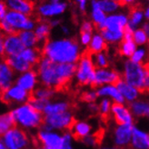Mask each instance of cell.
Returning <instances> with one entry per match:
<instances>
[{
	"mask_svg": "<svg viewBox=\"0 0 149 149\" xmlns=\"http://www.w3.org/2000/svg\"><path fill=\"white\" fill-rule=\"evenodd\" d=\"M78 63H56L44 57L37 66L36 74L44 87L54 92H68L74 74L77 73Z\"/></svg>",
	"mask_w": 149,
	"mask_h": 149,
	"instance_id": "obj_1",
	"label": "cell"
},
{
	"mask_svg": "<svg viewBox=\"0 0 149 149\" xmlns=\"http://www.w3.org/2000/svg\"><path fill=\"white\" fill-rule=\"evenodd\" d=\"M44 56L56 63H78L81 55L77 38L48 42Z\"/></svg>",
	"mask_w": 149,
	"mask_h": 149,
	"instance_id": "obj_2",
	"label": "cell"
},
{
	"mask_svg": "<svg viewBox=\"0 0 149 149\" xmlns=\"http://www.w3.org/2000/svg\"><path fill=\"white\" fill-rule=\"evenodd\" d=\"M17 122L26 127H42L45 124V114L35 109L29 104L13 111Z\"/></svg>",
	"mask_w": 149,
	"mask_h": 149,
	"instance_id": "obj_3",
	"label": "cell"
},
{
	"mask_svg": "<svg viewBox=\"0 0 149 149\" xmlns=\"http://www.w3.org/2000/svg\"><path fill=\"white\" fill-rule=\"evenodd\" d=\"M95 68L92 61V53L88 48L85 49L79 59L78 70L77 73V85L83 86L91 85L95 78Z\"/></svg>",
	"mask_w": 149,
	"mask_h": 149,
	"instance_id": "obj_4",
	"label": "cell"
},
{
	"mask_svg": "<svg viewBox=\"0 0 149 149\" xmlns=\"http://www.w3.org/2000/svg\"><path fill=\"white\" fill-rule=\"evenodd\" d=\"M145 73L141 63H135L127 60L125 65V79L131 86L135 87L137 92L142 93L144 86Z\"/></svg>",
	"mask_w": 149,
	"mask_h": 149,
	"instance_id": "obj_5",
	"label": "cell"
},
{
	"mask_svg": "<svg viewBox=\"0 0 149 149\" xmlns=\"http://www.w3.org/2000/svg\"><path fill=\"white\" fill-rule=\"evenodd\" d=\"M3 142L8 149H27L30 141L23 129L16 127L6 134Z\"/></svg>",
	"mask_w": 149,
	"mask_h": 149,
	"instance_id": "obj_6",
	"label": "cell"
},
{
	"mask_svg": "<svg viewBox=\"0 0 149 149\" xmlns=\"http://www.w3.org/2000/svg\"><path fill=\"white\" fill-rule=\"evenodd\" d=\"M77 120L74 118L70 112H65L61 114L46 116L45 115V123L51 126L52 128L65 129L66 131L71 132L74 125H76Z\"/></svg>",
	"mask_w": 149,
	"mask_h": 149,
	"instance_id": "obj_7",
	"label": "cell"
},
{
	"mask_svg": "<svg viewBox=\"0 0 149 149\" xmlns=\"http://www.w3.org/2000/svg\"><path fill=\"white\" fill-rule=\"evenodd\" d=\"M121 81H123V77L119 72L114 69H99L96 70L95 78L90 86L92 89H96L103 84H111L113 86L116 87Z\"/></svg>",
	"mask_w": 149,
	"mask_h": 149,
	"instance_id": "obj_8",
	"label": "cell"
},
{
	"mask_svg": "<svg viewBox=\"0 0 149 149\" xmlns=\"http://www.w3.org/2000/svg\"><path fill=\"white\" fill-rule=\"evenodd\" d=\"M1 40L4 42L5 54L2 58L6 56H18L25 50V46L22 43L19 36L7 35L6 33L1 34Z\"/></svg>",
	"mask_w": 149,
	"mask_h": 149,
	"instance_id": "obj_9",
	"label": "cell"
},
{
	"mask_svg": "<svg viewBox=\"0 0 149 149\" xmlns=\"http://www.w3.org/2000/svg\"><path fill=\"white\" fill-rule=\"evenodd\" d=\"M6 23H8L14 28H17V30L20 29H31L34 26V21L29 18L27 16L24 14H21L16 11H9L6 14V16L4 19Z\"/></svg>",
	"mask_w": 149,
	"mask_h": 149,
	"instance_id": "obj_10",
	"label": "cell"
},
{
	"mask_svg": "<svg viewBox=\"0 0 149 149\" xmlns=\"http://www.w3.org/2000/svg\"><path fill=\"white\" fill-rule=\"evenodd\" d=\"M3 62L6 63V65H8L9 66L19 72H29L35 70V66L31 65L30 63H28L26 60L22 57L20 55L18 56H6L2 58Z\"/></svg>",
	"mask_w": 149,
	"mask_h": 149,
	"instance_id": "obj_11",
	"label": "cell"
},
{
	"mask_svg": "<svg viewBox=\"0 0 149 149\" xmlns=\"http://www.w3.org/2000/svg\"><path fill=\"white\" fill-rule=\"evenodd\" d=\"M112 112L114 114L115 121L119 125L132 124V117L127 108L118 102H114L112 105Z\"/></svg>",
	"mask_w": 149,
	"mask_h": 149,
	"instance_id": "obj_12",
	"label": "cell"
},
{
	"mask_svg": "<svg viewBox=\"0 0 149 149\" xmlns=\"http://www.w3.org/2000/svg\"><path fill=\"white\" fill-rule=\"evenodd\" d=\"M6 5L13 11L19 12L21 14L26 15L28 17H30L34 15L36 2L23 1V0H10V1L6 2Z\"/></svg>",
	"mask_w": 149,
	"mask_h": 149,
	"instance_id": "obj_13",
	"label": "cell"
},
{
	"mask_svg": "<svg viewBox=\"0 0 149 149\" xmlns=\"http://www.w3.org/2000/svg\"><path fill=\"white\" fill-rule=\"evenodd\" d=\"M14 76V69L2 62L0 69V83H1V94L6 93L12 87V78Z\"/></svg>",
	"mask_w": 149,
	"mask_h": 149,
	"instance_id": "obj_14",
	"label": "cell"
},
{
	"mask_svg": "<svg viewBox=\"0 0 149 149\" xmlns=\"http://www.w3.org/2000/svg\"><path fill=\"white\" fill-rule=\"evenodd\" d=\"M77 104L74 102H62L56 103L54 105H48L44 110V114L46 116L56 115L65 113V112H70L76 110Z\"/></svg>",
	"mask_w": 149,
	"mask_h": 149,
	"instance_id": "obj_15",
	"label": "cell"
},
{
	"mask_svg": "<svg viewBox=\"0 0 149 149\" xmlns=\"http://www.w3.org/2000/svg\"><path fill=\"white\" fill-rule=\"evenodd\" d=\"M66 7V4L53 1L51 4H42L38 7V14L45 17H51L54 15L63 13Z\"/></svg>",
	"mask_w": 149,
	"mask_h": 149,
	"instance_id": "obj_16",
	"label": "cell"
},
{
	"mask_svg": "<svg viewBox=\"0 0 149 149\" xmlns=\"http://www.w3.org/2000/svg\"><path fill=\"white\" fill-rule=\"evenodd\" d=\"M133 125L132 124L120 125L116 129V143L118 146L127 145L130 141L131 136L133 135Z\"/></svg>",
	"mask_w": 149,
	"mask_h": 149,
	"instance_id": "obj_17",
	"label": "cell"
},
{
	"mask_svg": "<svg viewBox=\"0 0 149 149\" xmlns=\"http://www.w3.org/2000/svg\"><path fill=\"white\" fill-rule=\"evenodd\" d=\"M132 146L137 149H149V135L138 130L136 127H134Z\"/></svg>",
	"mask_w": 149,
	"mask_h": 149,
	"instance_id": "obj_18",
	"label": "cell"
},
{
	"mask_svg": "<svg viewBox=\"0 0 149 149\" xmlns=\"http://www.w3.org/2000/svg\"><path fill=\"white\" fill-rule=\"evenodd\" d=\"M36 77L38 76H37L36 71H29L17 79V84L19 87L25 89L27 92H30L33 90V87L36 83Z\"/></svg>",
	"mask_w": 149,
	"mask_h": 149,
	"instance_id": "obj_19",
	"label": "cell"
},
{
	"mask_svg": "<svg viewBox=\"0 0 149 149\" xmlns=\"http://www.w3.org/2000/svg\"><path fill=\"white\" fill-rule=\"evenodd\" d=\"M17 127V122L14 116L13 112H9L1 116L0 119V132L1 135L5 136L7 132Z\"/></svg>",
	"mask_w": 149,
	"mask_h": 149,
	"instance_id": "obj_20",
	"label": "cell"
},
{
	"mask_svg": "<svg viewBox=\"0 0 149 149\" xmlns=\"http://www.w3.org/2000/svg\"><path fill=\"white\" fill-rule=\"evenodd\" d=\"M90 125L85 122H77L74 125L73 129L71 130L70 134L74 137V139L78 142H82L83 139L88 136V133L90 131Z\"/></svg>",
	"mask_w": 149,
	"mask_h": 149,
	"instance_id": "obj_21",
	"label": "cell"
},
{
	"mask_svg": "<svg viewBox=\"0 0 149 149\" xmlns=\"http://www.w3.org/2000/svg\"><path fill=\"white\" fill-rule=\"evenodd\" d=\"M129 109L137 116H149V103L144 101L127 102Z\"/></svg>",
	"mask_w": 149,
	"mask_h": 149,
	"instance_id": "obj_22",
	"label": "cell"
},
{
	"mask_svg": "<svg viewBox=\"0 0 149 149\" xmlns=\"http://www.w3.org/2000/svg\"><path fill=\"white\" fill-rule=\"evenodd\" d=\"M116 87L118 88V91L121 93L124 97L126 98L128 102H134V100L137 98V90L135 87L128 85L126 82L121 81Z\"/></svg>",
	"mask_w": 149,
	"mask_h": 149,
	"instance_id": "obj_23",
	"label": "cell"
},
{
	"mask_svg": "<svg viewBox=\"0 0 149 149\" xmlns=\"http://www.w3.org/2000/svg\"><path fill=\"white\" fill-rule=\"evenodd\" d=\"M87 48L92 54H97V53H101V52L107 51L108 47L107 44L105 42V40H104V38L100 35H95L93 37L91 45Z\"/></svg>",
	"mask_w": 149,
	"mask_h": 149,
	"instance_id": "obj_24",
	"label": "cell"
},
{
	"mask_svg": "<svg viewBox=\"0 0 149 149\" xmlns=\"http://www.w3.org/2000/svg\"><path fill=\"white\" fill-rule=\"evenodd\" d=\"M92 6H93V12H92V17L94 19V23L95 26V28L98 29L100 26H102L107 20L105 13H104L99 7V5L96 1L92 2Z\"/></svg>",
	"mask_w": 149,
	"mask_h": 149,
	"instance_id": "obj_25",
	"label": "cell"
},
{
	"mask_svg": "<svg viewBox=\"0 0 149 149\" xmlns=\"http://www.w3.org/2000/svg\"><path fill=\"white\" fill-rule=\"evenodd\" d=\"M54 91L50 88L43 87L28 92V99H50L54 95ZM27 99V100H28Z\"/></svg>",
	"mask_w": 149,
	"mask_h": 149,
	"instance_id": "obj_26",
	"label": "cell"
},
{
	"mask_svg": "<svg viewBox=\"0 0 149 149\" xmlns=\"http://www.w3.org/2000/svg\"><path fill=\"white\" fill-rule=\"evenodd\" d=\"M134 40V39H133ZM133 40H125L122 39L118 46V54L122 56H133L136 53V44L134 43Z\"/></svg>",
	"mask_w": 149,
	"mask_h": 149,
	"instance_id": "obj_27",
	"label": "cell"
},
{
	"mask_svg": "<svg viewBox=\"0 0 149 149\" xmlns=\"http://www.w3.org/2000/svg\"><path fill=\"white\" fill-rule=\"evenodd\" d=\"M97 93V95L98 96H101V95H111L112 97L114 98V100L116 102H118V103H123L125 101L124 99V96L121 95V93L119 92L117 89L115 87V86H106V87H103L101 89L96 92Z\"/></svg>",
	"mask_w": 149,
	"mask_h": 149,
	"instance_id": "obj_28",
	"label": "cell"
},
{
	"mask_svg": "<svg viewBox=\"0 0 149 149\" xmlns=\"http://www.w3.org/2000/svg\"><path fill=\"white\" fill-rule=\"evenodd\" d=\"M104 136H105V129L100 128L94 133L91 136H86L82 142L86 144L87 146H98L104 139Z\"/></svg>",
	"mask_w": 149,
	"mask_h": 149,
	"instance_id": "obj_29",
	"label": "cell"
},
{
	"mask_svg": "<svg viewBox=\"0 0 149 149\" xmlns=\"http://www.w3.org/2000/svg\"><path fill=\"white\" fill-rule=\"evenodd\" d=\"M19 37L22 41V43L24 44V46L26 47H35L36 43H37V38H36V33L32 31H25L22 30L19 33Z\"/></svg>",
	"mask_w": 149,
	"mask_h": 149,
	"instance_id": "obj_30",
	"label": "cell"
},
{
	"mask_svg": "<svg viewBox=\"0 0 149 149\" xmlns=\"http://www.w3.org/2000/svg\"><path fill=\"white\" fill-rule=\"evenodd\" d=\"M111 110H112V106L110 104V101L107 99H104L99 105V115H100L102 122L105 125H107L108 121L110 120Z\"/></svg>",
	"mask_w": 149,
	"mask_h": 149,
	"instance_id": "obj_31",
	"label": "cell"
},
{
	"mask_svg": "<svg viewBox=\"0 0 149 149\" xmlns=\"http://www.w3.org/2000/svg\"><path fill=\"white\" fill-rule=\"evenodd\" d=\"M105 52H101V53L94 54L95 56V60L93 61V64L95 65V68L99 69H105L109 66V63L107 58V55H105Z\"/></svg>",
	"mask_w": 149,
	"mask_h": 149,
	"instance_id": "obj_32",
	"label": "cell"
},
{
	"mask_svg": "<svg viewBox=\"0 0 149 149\" xmlns=\"http://www.w3.org/2000/svg\"><path fill=\"white\" fill-rule=\"evenodd\" d=\"M99 33L104 39H106L107 41L109 42L118 41L122 38V36H124V32H113L109 30H104Z\"/></svg>",
	"mask_w": 149,
	"mask_h": 149,
	"instance_id": "obj_33",
	"label": "cell"
},
{
	"mask_svg": "<svg viewBox=\"0 0 149 149\" xmlns=\"http://www.w3.org/2000/svg\"><path fill=\"white\" fill-rule=\"evenodd\" d=\"M99 7L102 11H106V12H111V11H115L116 9V7L119 6L116 3V1H97Z\"/></svg>",
	"mask_w": 149,
	"mask_h": 149,
	"instance_id": "obj_34",
	"label": "cell"
},
{
	"mask_svg": "<svg viewBox=\"0 0 149 149\" xmlns=\"http://www.w3.org/2000/svg\"><path fill=\"white\" fill-rule=\"evenodd\" d=\"M97 96L98 95H97V93L96 92H83V93L80 94L78 99L80 101L90 104L91 102H94Z\"/></svg>",
	"mask_w": 149,
	"mask_h": 149,
	"instance_id": "obj_35",
	"label": "cell"
},
{
	"mask_svg": "<svg viewBox=\"0 0 149 149\" xmlns=\"http://www.w3.org/2000/svg\"><path fill=\"white\" fill-rule=\"evenodd\" d=\"M134 40L137 45H143L147 41V36L143 29H138L134 34Z\"/></svg>",
	"mask_w": 149,
	"mask_h": 149,
	"instance_id": "obj_36",
	"label": "cell"
},
{
	"mask_svg": "<svg viewBox=\"0 0 149 149\" xmlns=\"http://www.w3.org/2000/svg\"><path fill=\"white\" fill-rule=\"evenodd\" d=\"M145 56V50L141 49V50H137L135 54L132 56L131 60L135 63H140V61L142 60V58Z\"/></svg>",
	"mask_w": 149,
	"mask_h": 149,
	"instance_id": "obj_37",
	"label": "cell"
},
{
	"mask_svg": "<svg viewBox=\"0 0 149 149\" xmlns=\"http://www.w3.org/2000/svg\"><path fill=\"white\" fill-rule=\"evenodd\" d=\"M63 137V147L62 149H72L70 144V135L69 133H65Z\"/></svg>",
	"mask_w": 149,
	"mask_h": 149,
	"instance_id": "obj_38",
	"label": "cell"
},
{
	"mask_svg": "<svg viewBox=\"0 0 149 149\" xmlns=\"http://www.w3.org/2000/svg\"><path fill=\"white\" fill-rule=\"evenodd\" d=\"M81 33H92V24L90 22H84L81 26Z\"/></svg>",
	"mask_w": 149,
	"mask_h": 149,
	"instance_id": "obj_39",
	"label": "cell"
},
{
	"mask_svg": "<svg viewBox=\"0 0 149 149\" xmlns=\"http://www.w3.org/2000/svg\"><path fill=\"white\" fill-rule=\"evenodd\" d=\"M91 33H81V40L84 45H88L90 42Z\"/></svg>",
	"mask_w": 149,
	"mask_h": 149,
	"instance_id": "obj_40",
	"label": "cell"
},
{
	"mask_svg": "<svg viewBox=\"0 0 149 149\" xmlns=\"http://www.w3.org/2000/svg\"><path fill=\"white\" fill-rule=\"evenodd\" d=\"M6 3L5 2H1L0 4V17H1V20H4L6 17Z\"/></svg>",
	"mask_w": 149,
	"mask_h": 149,
	"instance_id": "obj_41",
	"label": "cell"
},
{
	"mask_svg": "<svg viewBox=\"0 0 149 149\" xmlns=\"http://www.w3.org/2000/svg\"><path fill=\"white\" fill-rule=\"evenodd\" d=\"M86 1H78L80 10L82 12H85V10H86Z\"/></svg>",
	"mask_w": 149,
	"mask_h": 149,
	"instance_id": "obj_42",
	"label": "cell"
},
{
	"mask_svg": "<svg viewBox=\"0 0 149 149\" xmlns=\"http://www.w3.org/2000/svg\"><path fill=\"white\" fill-rule=\"evenodd\" d=\"M143 30L146 32V34L147 36H149V23H146V24L144 25Z\"/></svg>",
	"mask_w": 149,
	"mask_h": 149,
	"instance_id": "obj_43",
	"label": "cell"
},
{
	"mask_svg": "<svg viewBox=\"0 0 149 149\" xmlns=\"http://www.w3.org/2000/svg\"><path fill=\"white\" fill-rule=\"evenodd\" d=\"M0 149H8L6 147V146L5 145V143L3 142V141L1 142V144H0Z\"/></svg>",
	"mask_w": 149,
	"mask_h": 149,
	"instance_id": "obj_44",
	"label": "cell"
},
{
	"mask_svg": "<svg viewBox=\"0 0 149 149\" xmlns=\"http://www.w3.org/2000/svg\"><path fill=\"white\" fill-rule=\"evenodd\" d=\"M146 17L149 19V7L146 10Z\"/></svg>",
	"mask_w": 149,
	"mask_h": 149,
	"instance_id": "obj_45",
	"label": "cell"
},
{
	"mask_svg": "<svg viewBox=\"0 0 149 149\" xmlns=\"http://www.w3.org/2000/svg\"><path fill=\"white\" fill-rule=\"evenodd\" d=\"M62 28H63V30L65 31V33H68V29L66 28V27H65V26H62Z\"/></svg>",
	"mask_w": 149,
	"mask_h": 149,
	"instance_id": "obj_46",
	"label": "cell"
}]
</instances>
